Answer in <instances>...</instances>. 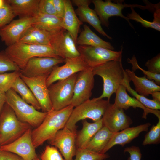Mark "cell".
<instances>
[{
    "label": "cell",
    "instance_id": "d6a6232c",
    "mask_svg": "<svg viewBox=\"0 0 160 160\" xmlns=\"http://www.w3.org/2000/svg\"><path fill=\"white\" fill-rule=\"evenodd\" d=\"M20 75V70L0 74V89L6 93L11 89L13 84Z\"/></svg>",
    "mask_w": 160,
    "mask_h": 160
},
{
    "label": "cell",
    "instance_id": "ee69618b",
    "mask_svg": "<svg viewBox=\"0 0 160 160\" xmlns=\"http://www.w3.org/2000/svg\"><path fill=\"white\" fill-rule=\"evenodd\" d=\"M22 158L12 153L0 149V160H21Z\"/></svg>",
    "mask_w": 160,
    "mask_h": 160
},
{
    "label": "cell",
    "instance_id": "8d00e7d4",
    "mask_svg": "<svg viewBox=\"0 0 160 160\" xmlns=\"http://www.w3.org/2000/svg\"><path fill=\"white\" fill-rule=\"evenodd\" d=\"M15 17L9 4L6 0L0 8V29L9 23Z\"/></svg>",
    "mask_w": 160,
    "mask_h": 160
},
{
    "label": "cell",
    "instance_id": "44dd1931",
    "mask_svg": "<svg viewBox=\"0 0 160 160\" xmlns=\"http://www.w3.org/2000/svg\"><path fill=\"white\" fill-rule=\"evenodd\" d=\"M115 93L116 97L113 104L116 107L124 110H127L130 107L134 109L140 108L144 111L142 116L143 118L146 119L148 114L151 113L155 115L158 119L160 118L159 111L148 108L135 98L130 97L127 94L126 88L124 85H121Z\"/></svg>",
    "mask_w": 160,
    "mask_h": 160
},
{
    "label": "cell",
    "instance_id": "c3c4849f",
    "mask_svg": "<svg viewBox=\"0 0 160 160\" xmlns=\"http://www.w3.org/2000/svg\"><path fill=\"white\" fill-rule=\"evenodd\" d=\"M21 160H24L22 158ZM32 160H41L39 159L38 157H37V158L35 159H34Z\"/></svg>",
    "mask_w": 160,
    "mask_h": 160
},
{
    "label": "cell",
    "instance_id": "277c9868",
    "mask_svg": "<svg viewBox=\"0 0 160 160\" xmlns=\"http://www.w3.org/2000/svg\"><path fill=\"white\" fill-rule=\"evenodd\" d=\"M110 103V101L98 97L88 100L73 108L65 127L76 133L77 122L86 119L94 122L100 120Z\"/></svg>",
    "mask_w": 160,
    "mask_h": 160
},
{
    "label": "cell",
    "instance_id": "836d02e7",
    "mask_svg": "<svg viewBox=\"0 0 160 160\" xmlns=\"http://www.w3.org/2000/svg\"><path fill=\"white\" fill-rule=\"evenodd\" d=\"M160 142V118L156 125H153L145 135L142 145L157 144Z\"/></svg>",
    "mask_w": 160,
    "mask_h": 160
},
{
    "label": "cell",
    "instance_id": "6da1fadb",
    "mask_svg": "<svg viewBox=\"0 0 160 160\" xmlns=\"http://www.w3.org/2000/svg\"><path fill=\"white\" fill-rule=\"evenodd\" d=\"M73 108L70 105L62 109L52 110L47 113L41 124L32 130V140L36 148L50 139L65 127Z\"/></svg>",
    "mask_w": 160,
    "mask_h": 160
},
{
    "label": "cell",
    "instance_id": "ba28073f",
    "mask_svg": "<svg viewBox=\"0 0 160 160\" xmlns=\"http://www.w3.org/2000/svg\"><path fill=\"white\" fill-rule=\"evenodd\" d=\"M77 48L88 68H92L107 62L122 58V47L119 51L88 46H78Z\"/></svg>",
    "mask_w": 160,
    "mask_h": 160
},
{
    "label": "cell",
    "instance_id": "9c48e42d",
    "mask_svg": "<svg viewBox=\"0 0 160 160\" xmlns=\"http://www.w3.org/2000/svg\"><path fill=\"white\" fill-rule=\"evenodd\" d=\"M94 6V11L96 12L101 24L108 28L109 25V19L114 16H119L126 20L129 25L134 28L129 19L122 14V11L124 8L133 7L140 8V5L137 4H128L123 3V1H116V3L112 2L111 0H91Z\"/></svg>",
    "mask_w": 160,
    "mask_h": 160
},
{
    "label": "cell",
    "instance_id": "f35d334b",
    "mask_svg": "<svg viewBox=\"0 0 160 160\" xmlns=\"http://www.w3.org/2000/svg\"><path fill=\"white\" fill-rule=\"evenodd\" d=\"M41 160H64L57 148L47 146L41 156Z\"/></svg>",
    "mask_w": 160,
    "mask_h": 160
},
{
    "label": "cell",
    "instance_id": "d6986e66",
    "mask_svg": "<svg viewBox=\"0 0 160 160\" xmlns=\"http://www.w3.org/2000/svg\"><path fill=\"white\" fill-rule=\"evenodd\" d=\"M71 1L77 7L75 12L82 22L89 23L104 37L110 40L112 39L102 28L100 21L95 12L89 7V5L92 2L91 0H72Z\"/></svg>",
    "mask_w": 160,
    "mask_h": 160
},
{
    "label": "cell",
    "instance_id": "f6af8a7d",
    "mask_svg": "<svg viewBox=\"0 0 160 160\" xmlns=\"http://www.w3.org/2000/svg\"><path fill=\"white\" fill-rule=\"evenodd\" d=\"M6 103V93L0 89V114Z\"/></svg>",
    "mask_w": 160,
    "mask_h": 160
},
{
    "label": "cell",
    "instance_id": "5b68a950",
    "mask_svg": "<svg viewBox=\"0 0 160 160\" xmlns=\"http://www.w3.org/2000/svg\"><path fill=\"white\" fill-rule=\"evenodd\" d=\"M31 127L20 121L5 103L0 114V146L13 142Z\"/></svg>",
    "mask_w": 160,
    "mask_h": 160
},
{
    "label": "cell",
    "instance_id": "30bf717a",
    "mask_svg": "<svg viewBox=\"0 0 160 160\" xmlns=\"http://www.w3.org/2000/svg\"><path fill=\"white\" fill-rule=\"evenodd\" d=\"M94 76L90 68L77 73L71 104L74 107L90 99L94 86Z\"/></svg>",
    "mask_w": 160,
    "mask_h": 160
},
{
    "label": "cell",
    "instance_id": "9a60e30c",
    "mask_svg": "<svg viewBox=\"0 0 160 160\" xmlns=\"http://www.w3.org/2000/svg\"><path fill=\"white\" fill-rule=\"evenodd\" d=\"M76 133L64 127L48 141L50 144L59 149L65 160H73L76 150Z\"/></svg>",
    "mask_w": 160,
    "mask_h": 160
},
{
    "label": "cell",
    "instance_id": "ab89813d",
    "mask_svg": "<svg viewBox=\"0 0 160 160\" xmlns=\"http://www.w3.org/2000/svg\"><path fill=\"white\" fill-rule=\"evenodd\" d=\"M38 12L58 16L52 0H40Z\"/></svg>",
    "mask_w": 160,
    "mask_h": 160
},
{
    "label": "cell",
    "instance_id": "b9f144b4",
    "mask_svg": "<svg viewBox=\"0 0 160 160\" xmlns=\"http://www.w3.org/2000/svg\"><path fill=\"white\" fill-rule=\"evenodd\" d=\"M124 153L128 152L130 156L128 160H141L142 154L139 148L138 147L132 146L124 148Z\"/></svg>",
    "mask_w": 160,
    "mask_h": 160
},
{
    "label": "cell",
    "instance_id": "60d3db41",
    "mask_svg": "<svg viewBox=\"0 0 160 160\" xmlns=\"http://www.w3.org/2000/svg\"><path fill=\"white\" fill-rule=\"evenodd\" d=\"M145 65L148 68V71L150 72L160 74V54L147 61Z\"/></svg>",
    "mask_w": 160,
    "mask_h": 160
},
{
    "label": "cell",
    "instance_id": "7bdbcfd3",
    "mask_svg": "<svg viewBox=\"0 0 160 160\" xmlns=\"http://www.w3.org/2000/svg\"><path fill=\"white\" fill-rule=\"evenodd\" d=\"M58 17L62 18L65 11L64 0H52Z\"/></svg>",
    "mask_w": 160,
    "mask_h": 160
},
{
    "label": "cell",
    "instance_id": "7c38bea8",
    "mask_svg": "<svg viewBox=\"0 0 160 160\" xmlns=\"http://www.w3.org/2000/svg\"><path fill=\"white\" fill-rule=\"evenodd\" d=\"M50 46L58 57L63 59L72 58L80 56L76 44L71 35L64 29L53 34Z\"/></svg>",
    "mask_w": 160,
    "mask_h": 160
},
{
    "label": "cell",
    "instance_id": "e575fe53",
    "mask_svg": "<svg viewBox=\"0 0 160 160\" xmlns=\"http://www.w3.org/2000/svg\"><path fill=\"white\" fill-rule=\"evenodd\" d=\"M131 12L127 15V17L129 20H133L140 23L143 27L146 28H151L158 31H160V23L153 20L150 22L145 20L141 17L134 10L133 7H130Z\"/></svg>",
    "mask_w": 160,
    "mask_h": 160
},
{
    "label": "cell",
    "instance_id": "f1b7e54d",
    "mask_svg": "<svg viewBox=\"0 0 160 160\" xmlns=\"http://www.w3.org/2000/svg\"><path fill=\"white\" fill-rule=\"evenodd\" d=\"M113 133L103 126L89 142L85 148L101 154Z\"/></svg>",
    "mask_w": 160,
    "mask_h": 160
},
{
    "label": "cell",
    "instance_id": "52a82bcc",
    "mask_svg": "<svg viewBox=\"0 0 160 160\" xmlns=\"http://www.w3.org/2000/svg\"><path fill=\"white\" fill-rule=\"evenodd\" d=\"M77 74L58 81L48 88L53 110H59L71 105Z\"/></svg>",
    "mask_w": 160,
    "mask_h": 160
},
{
    "label": "cell",
    "instance_id": "ffe728a7",
    "mask_svg": "<svg viewBox=\"0 0 160 160\" xmlns=\"http://www.w3.org/2000/svg\"><path fill=\"white\" fill-rule=\"evenodd\" d=\"M151 125L150 123H147L136 127H129L121 131L114 133L101 154L105 153L115 145L124 146L137 137L141 132L147 131Z\"/></svg>",
    "mask_w": 160,
    "mask_h": 160
},
{
    "label": "cell",
    "instance_id": "74e56055",
    "mask_svg": "<svg viewBox=\"0 0 160 160\" xmlns=\"http://www.w3.org/2000/svg\"><path fill=\"white\" fill-rule=\"evenodd\" d=\"M127 61L129 63L132 64V71L134 72L137 69L140 70L148 79L151 80H154L157 85H160V74L153 73L141 68L138 65L136 58L134 55L132 56L131 59L128 58Z\"/></svg>",
    "mask_w": 160,
    "mask_h": 160
},
{
    "label": "cell",
    "instance_id": "7402d4cb",
    "mask_svg": "<svg viewBox=\"0 0 160 160\" xmlns=\"http://www.w3.org/2000/svg\"><path fill=\"white\" fill-rule=\"evenodd\" d=\"M64 1L65 8L64 14L62 18V27L69 33L76 44L80 27L83 23L78 17L71 1Z\"/></svg>",
    "mask_w": 160,
    "mask_h": 160
},
{
    "label": "cell",
    "instance_id": "ac0fdd59",
    "mask_svg": "<svg viewBox=\"0 0 160 160\" xmlns=\"http://www.w3.org/2000/svg\"><path fill=\"white\" fill-rule=\"evenodd\" d=\"M33 17H24L13 20L0 29V37L7 46L18 42L23 33L31 26Z\"/></svg>",
    "mask_w": 160,
    "mask_h": 160
},
{
    "label": "cell",
    "instance_id": "7dc6e473",
    "mask_svg": "<svg viewBox=\"0 0 160 160\" xmlns=\"http://www.w3.org/2000/svg\"><path fill=\"white\" fill-rule=\"evenodd\" d=\"M6 0H0V8L2 7L5 4Z\"/></svg>",
    "mask_w": 160,
    "mask_h": 160
},
{
    "label": "cell",
    "instance_id": "4316f807",
    "mask_svg": "<svg viewBox=\"0 0 160 160\" xmlns=\"http://www.w3.org/2000/svg\"><path fill=\"white\" fill-rule=\"evenodd\" d=\"M62 20V18L55 15L38 12L33 17L32 25L55 33L63 29Z\"/></svg>",
    "mask_w": 160,
    "mask_h": 160
},
{
    "label": "cell",
    "instance_id": "8fae6325",
    "mask_svg": "<svg viewBox=\"0 0 160 160\" xmlns=\"http://www.w3.org/2000/svg\"><path fill=\"white\" fill-rule=\"evenodd\" d=\"M65 61V59L60 57H34L30 59L20 71L21 74L28 77L48 76L55 66Z\"/></svg>",
    "mask_w": 160,
    "mask_h": 160
},
{
    "label": "cell",
    "instance_id": "603a6c76",
    "mask_svg": "<svg viewBox=\"0 0 160 160\" xmlns=\"http://www.w3.org/2000/svg\"><path fill=\"white\" fill-rule=\"evenodd\" d=\"M53 34L32 25L23 33L19 42L50 46Z\"/></svg>",
    "mask_w": 160,
    "mask_h": 160
},
{
    "label": "cell",
    "instance_id": "1f68e13d",
    "mask_svg": "<svg viewBox=\"0 0 160 160\" xmlns=\"http://www.w3.org/2000/svg\"><path fill=\"white\" fill-rule=\"evenodd\" d=\"M75 156L73 160H104L110 157L108 154L98 153L86 148H76Z\"/></svg>",
    "mask_w": 160,
    "mask_h": 160
},
{
    "label": "cell",
    "instance_id": "cb8c5ba5",
    "mask_svg": "<svg viewBox=\"0 0 160 160\" xmlns=\"http://www.w3.org/2000/svg\"><path fill=\"white\" fill-rule=\"evenodd\" d=\"M125 71L130 81L133 83L135 91L139 95L146 97L154 92H160V86L153 81L148 79L145 75L139 77L129 69Z\"/></svg>",
    "mask_w": 160,
    "mask_h": 160
},
{
    "label": "cell",
    "instance_id": "e0dca14e",
    "mask_svg": "<svg viewBox=\"0 0 160 160\" xmlns=\"http://www.w3.org/2000/svg\"><path fill=\"white\" fill-rule=\"evenodd\" d=\"M65 64L55 66L46 80L48 88L56 81L66 79L88 68L81 56L65 59Z\"/></svg>",
    "mask_w": 160,
    "mask_h": 160
},
{
    "label": "cell",
    "instance_id": "83f0119b",
    "mask_svg": "<svg viewBox=\"0 0 160 160\" xmlns=\"http://www.w3.org/2000/svg\"><path fill=\"white\" fill-rule=\"evenodd\" d=\"M76 45L100 47L112 50L114 49L110 43L103 40L86 24L83 25V29L77 37Z\"/></svg>",
    "mask_w": 160,
    "mask_h": 160
},
{
    "label": "cell",
    "instance_id": "f546056e",
    "mask_svg": "<svg viewBox=\"0 0 160 160\" xmlns=\"http://www.w3.org/2000/svg\"><path fill=\"white\" fill-rule=\"evenodd\" d=\"M11 89L19 93L26 102L38 111L41 109L40 105L32 92L20 76L17 79Z\"/></svg>",
    "mask_w": 160,
    "mask_h": 160
},
{
    "label": "cell",
    "instance_id": "d590c367",
    "mask_svg": "<svg viewBox=\"0 0 160 160\" xmlns=\"http://www.w3.org/2000/svg\"><path fill=\"white\" fill-rule=\"evenodd\" d=\"M19 67L9 57L5 51H0V74L7 72L19 71Z\"/></svg>",
    "mask_w": 160,
    "mask_h": 160
},
{
    "label": "cell",
    "instance_id": "4dcf8cb0",
    "mask_svg": "<svg viewBox=\"0 0 160 160\" xmlns=\"http://www.w3.org/2000/svg\"><path fill=\"white\" fill-rule=\"evenodd\" d=\"M130 81L126 73L125 77L122 85H123L125 86L127 91L135 97V99L146 108L153 110H160V102L153 99H148L144 96L138 94L130 86Z\"/></svg>",
    "mask_w": 160,
    "mask_h": 160
},
{
    "label": "cell",
    "instance_id": "bcb514c9",
    "mask_svg": "<svg viewBox=\"0 0 160 160\" xmlns=\"http://www.w3.org/2000/svg\"><path fill=\"white\" fill-rule=\"evenodd\" d=\"M153 99L156 101L160 102V92L159 91L155 92H153L151 94Z\"/></svg>",
    "mask_w": 160,
    "mask_h": 160
},
{
    "label": "cell",
    "instance_id": "4fadbf2b",
    "mask_svg": "<svg viewBox=\"0 0 160 160\" xmlns=\"http://www.w3.org/2000/svg\"><path fill=\"white\" fill-rule=\"evenodd\" d=\"M47 76L33 77L24 76L20 73V77L32 92L39 103L42 112H48L53 110L46 80Z\"/></svg>",
    "mask_w": 160,
    "mask_h": 160
},
{
    "label": "cell",
    "instance_id": "8992f818",
    "mask_svg": "<svg viewBox=\"0 0 160 160\" xmlns=\"http://www.w3.org/2000/svg\"><path fill=\"white\" fill-rule=\"evenodd\" d=\"M6 103L12 108L20 121L35 128L41 124L48 113L36 110L23 100L12 89L6 92Z\"/></svg>",
    "mask_w": 160,
    "mask_h": 160
},
{
    "label": "cell",
    "instance_id": "2e32d148",
    "mask_svg": "<svg viewBox=\"0 0 160 160\" xmlns=\"http://www.w3.org/2000/svg\"><path fill=\"white\" fill-rule=\"evenodd\" d=\"M103 126L115 133L129 127L133 123L131 118L124 110L109 104L102 118Z\"/></svg>",
    "mask_w": 160,
    "mask_h": 160
},
{
    "label": "cell",
    "instance_id": "d4e9b609",
    "mask_svg": "<svg viewBox=\"0 0 160 160\" xmlns=\"http://www.w3.org/2000/svg\"><path fill=\"white\" fill-rule=\"evenodd\" d=\"M82 127L77 132L75 139L76 148H85L91 139L103 127L102 119L93 123H90L86 119L83 120Z\"/></svg>",
    "mask_w": 160,
    "mask_h": 160
},
{
    "label": "cell",
    "instance_id": "484cf974",
    "mask_svg": "<svg viewBox=\"0 0 160 160\" xmlns=\"http://www.w3.org/2000/svg\"><path fill=\"white\" fill-rule=\"evenodd\" d=\"M40 0H7L15 16L33 17L38 12Z\"/></svg>",
    "mask_w": 160,
    "mask_h": 160
},
{
    "label": "cell",
    "instance_id": "681fc988",
    "mask_svg": "<svg viewBox=\"0 0 160 160\" xmlns=\"http://www.w3.org/2000/svg\"></svg>",
    "mask_w": 160,
    "mask_h": 160
},
{
    "label": "cell",
    "instance_id": "3957f363",
    "mask_svg": "<svg viewBox=\"0 0 160 160\" xmlns=\"http://www.w3.org/2000/svg\"><path fill=\"white\" fill-rule=\"evenodd\" d=\"M4 51L7 56L20 70L23 69L28 60L33 57H60L56 54L50 46L20 42L7 46Z\"/></svg>",
    "mask_w": 160,
    "mask_h": 160
},
{
    "label": "cell",
    "instance_id": "7a4b0ae2",
    "mask_svg": "<svg viewBox=\"0 0 160 160\" xmlns=\"http://www.w3.org/2000/svg\"><path fill=\"white\" fill-rule=\"evenodd\" d=\"M94 75L100 76L103 81V92L98 98H107L110 101L125 79L126 73L122 63V58L111 60L92 68Z\"/></svg>",
    "mask_w": 160,
    "mask_h": 160
},
{
    "label": "cell",
    "instance_id": "5bb4252c",
    "mask_svg": "<svg viewBox=\"0 0 160 160\" xmlns=\"http://www.w3.org/2000/svg\"><path fill=\"white\" fill-rule=\"evenodd\" d=\"M31 128L13 142L0 146V149L18 155L24 160H32L38 157L32 140Z\"/></svg>",
    "mask_w": 160,
    "mask_h": 160
}]
</instances>
